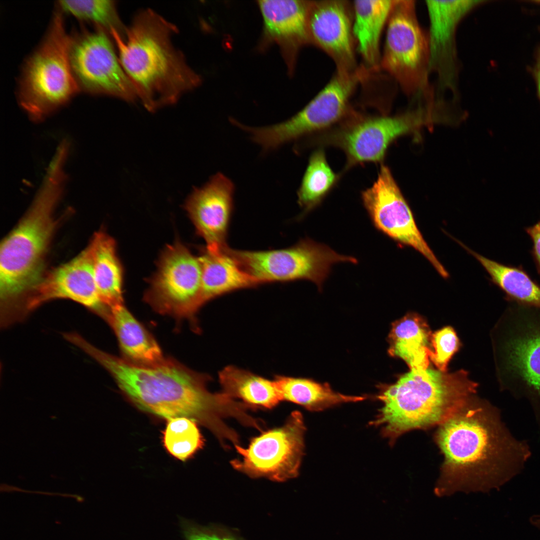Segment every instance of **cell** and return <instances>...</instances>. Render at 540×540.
I'll use <instances>...</instances> for the list:
<instances>
[{
  "mask_svg": "<svg viewBox=\"0 0 540 540\" xmlns=\"http://www.w3.org/2000/svg\"><path fill=\"white\" fill-rule=\"evenodd\" d=\"M218 376L222 392L246 404L271 408L282 400L274 380L232 365L220 370Z\"/></svg>",
  "mask_w": 540,
  "mask_h": 540,
  "instance_id": "obj_26",
  "label": "cell"
},
{
  "mask_svg": "<svg viewBox=\"0 0 540 540\" xmlns=\"http://www.w3.org/2000/svg\"><path fill=\"white\" fill-rule=\"evenodd\" d=\"M458 243L481 264L492 282L505 294L506 300L540 309V285L522 266L494 261L474 252L460 242Z\"/></svg>",
  "mask_w": 540,
  "mask_h": 540,
  "instance_id": "obj_27",
  "label": "cell"
},
{
  "mask_svg": "<svg viewBox=\"0 0 540 540\" xmlns=\"http://www.w3.org/2000/svg\"><path fill=\"white\" fill-rule=\"evenodd\" d=\"M536 78L538 85V90L539 96L540 98V54L538 58L536 68Z\"/></svg>",
  "mask_w": 540,
  "mask_h": 540,
  "instance_id": "obj_35",
  "label": "cell"
},
{
  "mask_svg": "<svg viewBox=\"0 0 540 540\" xmlns=\"http://www.w3.org/2000/svg\"><path fill=\"white\" fill-rule=\"evenodd\" d=\"M163 442L167 451L182 461L191 457L204 444L196 420L188 417L168 420L163 433Z\"/></svg>",
  "mask_w": 540,
  "mask_h": 540,
  "instance_id": "obj_31",
  "label": "cell"
},
{
  "mask_svg": "<svg viewBox=\"0 0 540 540\" xmlns=\"http://www.w3.org/2000/svg\"><path fill=\"white\" fill-rule=\"evenodd\" d=\"M106 320L114 332L126 360L144 365L165 360L156 340L124 304L112 308Z\"/></svg>",
  "mask_w": 540,
  "mask_h": 540,
  "instance_id": "obj_24",
  "label": "cell"
},
{
  "mask_svg": "<svg viewBox=\"0 0 540 540\" xmlns=\"http://www.w3.org/2000/svg\"><path fill=\"white\" fill-rule=\"evenodd\" d=\"M58 298L74 301L106 320L110 310L101 301L96 288L90 244L72 260L42 276L22 300L18 311L20 319L44 303Z\"/></svg>",
  "mask_w": 540,
  "mask_h": 540,
  "instance_id": "obj_16",
  "label": "cell"
},
{
  "mask_svg": "<svg viewBox=\"0 0 540 540\" xmlns=\"http://www.w3.org/2000/svg\"><path fill=\"white\" fill-rule=\"evenodd\" d=\"M434 440L444 457L434 488L440 496L500 489L523 472L532 454L500 410L475 396L438 426Z\"/></svg>",
  "mask_w": 540,
  "mask_h": 540,
  "instance_id": "obj_1",
  "label": "cell"
},
{
  "mask_svg": "<svg viewBox=\"0 0 540 540\" xmlns=\"http://www.w3.org/2000/svg\"><path fill=\"white\" fill-rule=\"evenodd\" d=\"M70 40L58 8L44 40L26 60L20 80L19 104L33 120H44L80 90L70 65Z\"/></svg>",
  "mask_w": 540,
  "mask_h": 540,
  "instance_id": "obj_7",
  "label": "cell"
},
{
  "mask_svg": "<svg viewBox=\"0 0 540 540\" xmlns=\"http://www.w3.org/2000/svg\"><path fill=\"white\" fill-rule=\"evenodd\" d=\"M380 62L406 94L432 98L428 34L418 22L414 0H395Z\"/></svg>",
  "mask_w": 540,
  "mask_h": 540,
  "instance_id": "obj_9",
  "label": "cell"
},
{
  "mask_svg": "<svg viewBox=\"0 0 540 540\" xmlns=\"http://www.w3.org/2000/svg\"><path fill=\"white\" fill-rule=\"evenodd\" d=\"M274 380L282 400L299 404L312 412L324 410L343 403L361 402L367 398L344 394L334 390L328 384L308 378L276 375Z\"/></svg>",
  "mask_w": 540,
  "mask_h": 540,
  "instance_id": "obj_28",
  "label": "cell"
},
{
  "mask_svg": "<svg viewBox=\"0 0 540 540\" xmlns=\"http://www.w3.org/2000/svg\"><path fill=\"white\" fill-rule=\"evenodd\" d=\"M64 167L59 161L50 164L28 210L1 242L2 315L12 312L42 276L44 257L57 225L54 212L66 182Z\"/></svg>",
  "mask_w": 540,
  "mask_h": 540,
  "instance_id": "obj_4",
  "label": "cell"
},
{
  "mask_svg": "<svg viewBox=\"0 0 540 540\" xmlns=\"http://www.w3.org/2000/svg\"><path fill=\"white\" fill-rule=\"evenodd\" d=\"M432 344L434 350L430 358L438 370L445 372L450 360L459 348L458 338L454 329L447 326L432 334Z\"/></svg>",
  "mask_w": 540,
  "mask_h": 540,
  "instance_id": "obj_32",
  "label": "cell"
},
{
  "mask_svg": "<svg viewBox=\"0 0 540 540\" xmlns=\"http://www.w3.org/2000/svg\"><path fill=\"white\" fill-rule=\"evenodd\" d=\"M186 540H240L220 529L199 526L186 520H182Z\"/></svg>",
  "mask_w": 540,
  "mask_h": 540,
  "instance_id": "obj_33",
  "label": "cell"
},
{
  "mask_svg": "<svg viewBox=\"0 0 540 540\" xmlns=\"http://www.w3.org/2000/svg\"><path fill=\"white\" fill-rule=\"evenodd\" d=\"M420 109L396 116H348L335 126L312 136L309 144L340 149L346 156L344 172L358 164L380 163L395 140L431 120Z\"/></svg>",
  "mask_w": 540,
  "mask_h": 540,
  "instance_id": "obj_11",
  "label": "cell"
},
{
  "mask_svg": "<svg viewBox=\"0 0 540 540\" xmlns=\"http://www.w3.org/2000/svg\"><path fill=\"white\" fill-rule=\"evenodd\" d=\"M362 204L374 226L400 246L423 255L443 278L448 273L426 242L413 213L390 168L381 164L376 180L361 193Z\"/></svg>",
  "mask_w": 540,
  "mask_h": 540,
  "instance_id": "obj_15",
  "label": "cell"
},
{
  "mask_svg": "<svg viewBox=\"0 0 540 540\" xmlns=\"http://www.w3.org/2000/svg\"><path fill=\"white\" fill-rule=\"evenodd\" d=\"M57 6L62 12L80 20L92 22L110 34L114 31L122 38L126 36L127 28L120 18L114 1L60 0Z\"/></svg>",
  "mask_w": 540,
  "mask_h": 540,
  "instance_id": "obj_30",
  "label": "cell"
},
{
  "mask_svg": "<svg viewBox=\"0 0 540 540\" xmlns=\"http://www.w3.org/2000/svg\"><path fill=\"white\" fill-rule=\"evenodd\" d=\"M432 336L422 318L416 314H408L392 324L388 353L404 360L410 370H426L432 350Z\"/></svg>",
  "mask_w": 540,
  "mask_h": 540,
  "instance_id": "obj_23",
  "label": "cell"
},
{
  "mask_svg": "<svg viewBox=\"0 0 540 540\" xmlns=\"http://www.w3.org/2000/svg\"><path fill=\"white\" fill-rule=\"evenodd\" d=\"M235 188L230 178L218 172L203 186L194 188L185 203L184 208L196 233L205 240L207 248L228 246Z\"/></svg>",
  "mask_w": 540,
  "mask_h": 540,
  "instance_id": "obj_18",
  "label": "cell"
},
{
  "mask_svg": "<svg viewBox=\"0 0 540 540\" xmlns=\"http://www.w3.org/2000/svg\"><path fill=\"white\" fill-rule=\"evenodd\" d=\"M96 288L102 302L109 310L123 303V270L116 243L106 232H96L90 243Z\"/></svg>",
  "mask_w": 540,
  "mask_h": 540,
  "instance_id": "obj_25",
  "label": "cell"
},
{
  "mask_svg": "<svg viewBox=\"0 0 540 540\" xmlns=\"http://www.w3.org/2000/svg\"><path fill=\"white\" fill-rule=\"evenodd\" d=\"M524 230L532 240V246L530 253L540 276V220L532 226L526 228Z\"/></svg>",
  "mask_w": 540,
  "mask_h": 540,
  "instance_id": "obj_34",
  "label": "cell"
},
{
  "mask_svg": "<svg viewBox=\"0 0 540 540\" xmlns=\"http://www.w3.org/2000/svg\"><path fill=\"white\" fill-rule=\"evenodd\" d=\"M509 302L493 332L500 385L527 400L540 424V309Z\"/></svg>",
  "mask_w": 540,
  "mask_h": 540,
  "instance_id": "obj_6",
  "label": "cell"
},
{
  "mask_svg": "<svg viewBox=\"0 0 540 540\" xmlns=\"http://www.w3.org/2000/svg\"><path fill=\"white\" fill-rule=\"evenodd\" d=\"M110 36L99 28L70 36L69 59L73 76L79 90L133 102L138 99L135 90Z\"/></svg>",
  "mask_w": 540,
  "mask_h": 540,
  "instance_id": "obj_12",
  "label": "cell"
},
{
  "mask_svg": "<svg viewBox=\"0 0 540 540\" xmlns=\"http://www.w3.org/2000/svg\"><path fill=\"white\" fill-rule=\"evenodd\" d=\"M340 177L329 165L323 148H318L312 152L297 192L298 203L302 209L299 219L322 203Z\"/></svg>",
  "mask_w": 540,
  "mask_h": 540,
  "instance_id": "obj_29",
  "label": "cell"
},
{
  "mask_svg": "<svg viewBox=\"0 0 540 540\" xmlns=\"http://www.w3.org/2000/svg\"><path fill=\"white\" fill-rule=\"evenodd\" d=\"M309 2L300 0L258 1L263 20V44H278L289 65L299 48L310 42Z\"/></svg>",
  "mask_w": 540,
  "mask_h": 540,
  "instance_id": "obj_20",
  "label": "cell"
},
{
  "mask_svg": "<svg viewBox=\"0 0 540 540\" xmlns=\"http://www.w3.org/2000/svg\"><path fill=\"white\" fill-rule=\"evenodd\" d=\"M206 248L198 256L202 264L199 304L238 290L255 288L260 282L246 272L227 250Z\"/></svg>",
  "mask_w": 540,
  "mask_h": 540,
  "instance_id": "obj_21",
  "label": "cell"
},
{
  "mask_svg": "<svg viewBox=\"0 0 540 540\" xmlns=\"http://www.w3.org/2000/svg\"><path fill=\"white\" fill-rule=\"evenodd\" d=\"M363 68L338 70L324 87L300 112L288 120L263 127L243 125L251 140L263 154L287 143L327 130L348 116L350 98L364 74Z\"/></svg>",
  "mask_w": 540,
  "mask_h": 540,
  "instance_id": "obj_8",
  "label": "cell"
},
{
  "mask_svg": "<svg viewBox=\"0 0 540 540\" xmlns=\"http://www.w3.org/2000/svg\"><path fill=\"white\" fill-rule=\"evenodd\" d=\"M343 0L310 1L309 42L334 60L338 70H354L352 20Z\"/></svg>",
  "mask_w": 540,
  "mask_h": 540,
  "instance_id": "obj_19",
  "label": "cell"
},
{
  "mask_svg": "<svg viewBox=\"0 0 540 540\" xmlns=\"http://www.w3.org/2000/svg\"><path fill=\"white\" fill-rule=\"evenodd\" d=\"M483 0H426L430 26L428 34L430 72L438 88L457 92L459 63L456 32L462 18Z\"/></svg>",
  "mask_w": 540,
  "mask_h": 540,
  "instance_id": "obj_17",
  "label": "cell"
},
{
  "mask_svg": "<svg viewBox=\"0 0 540 540\" xmlns=\"http://www.w3.org/2000/svg\"><path fill=\"white\" fill-rule=\"evenodd\" d=\"M202 264L184 245L176 242L162 253L145 300L160 313L192 318L200 309Z\"/></svg>",
  "mask_w": 540,
  "mask_h": 540,
  "instance_id": "obj_14",
  "label": "cell"
},
{
  "mask_svg": "<svg viewBox=\"0 0 540 540\" xmlns=\"http://www.w3.org/2000/svg\"><path fill=\"white\" fill-rule=\"evenodd\" d=\"M176 32L174 24L148 9L134 16L124 38L116 32L110 34L138 99L150 111L176 103L201 82L172 44Z\"/></svg>",
  "mask_w": 540,
  "mask_h": 540,
  "instance_id": "obj_3",
  "label": "cell"
},
{
  "mask_svg": "<svg viewBox=\"0 0 540 540\" xmlns=\"http://www.w3.org/2000/svg\"><path fill=\"white\" fill-rule=\"evenodd\" d=\"M306 426L302 414H290L282 427L264 432L247 448L235 447L241 456L232 462L236 470L252 478L282 482L296 477L304 452Z\"/></svg>",
  "mask_w": 540,
  "mask_h": 540,
  "instance_id": "obj_13",
  "label": "cell"
},
{
  "mask_svg": "<svg viewBox=\"0 0 540 540\" xmlns=\"http://www.w3.org/2000/svg\"><path fill=\"white\" fill-rule=\"evenodd\" d=\"M395 0H354L352 33L358 50L365 64L377 68L380 62V44Z\"/></svg>",
  "mask_w": 540,
  "mask_h": 540,
  "instance_id": "obj_22",
  "label": "cell"
},
{
  "mask_svg": "<svg viewBox=\"0 0 540 540\" xmlns=\"http://www.w3.org/2000/svg\"><path fill=\"white\" fill-rule=\"evenodd\" d=\"M227 250L241 268L261 284L304 280L314 283L319 291L334 264L358 263L354 257L340 254L309 238L281 249L254 251L228 246Z\"/></svg>",
  "mask_w": 540,
  "mask_h": 540,
  "instance_id": "obj_10",
  "label": "cell"
},
{
  "mask_svg": "<svg viewBox=\"0 0 540 540\" xmlns=\"http://www.w3.org/2000/svg\"><path fill=\"white\" fill-rule=\"evenodd\" d=\"M476 388L464 370H410L382 388L377 398L382 406L370 424L393 444L408 432L439 426L474 397Z\"/></svg>",
  "mask_w": 540,
  "mask_h": 540,
  "instance_id": "obj_5",
  "label": "cell"
},
{
  "mask_svg": "<svg viewBox=\"0 0 540 540\" xmlns=\"http://www.w3.org/2000/svg\"><path fill=\"white\" fill-rule=\"evenodd\" d=\"M82 350L112 375L120 390L140 410L168 420L178 417L210 418L218 434L228 427L224 416L236 417L240 404L223 392L212 393L209 376L172 360L144 365L106 353L88 342Z\"/></svg>",
  "mask_w": 540,
  "mask_h": 540,
  "instance_id": "obj_2",
  "label": "cell"
}]
</instances>
